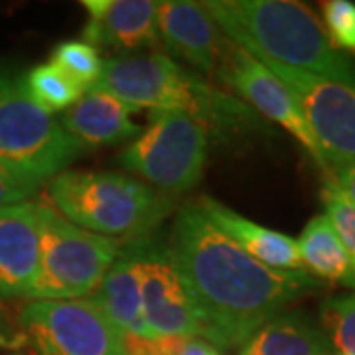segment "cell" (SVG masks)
<instances>
[{
  "instance_id": "6da1fadb",
  "label": "cell",
  "mask_w": 355,
  "mask_h": 355,
  "mask_svg": "<svg viewBox=\"0 0 355 355\" xmlns=\"http://www.w3.org/2000/svg\"><path fill=\"white\" fill-rule=\"evenodd\" d=\"M168 249L200 318L202 338L223 349L243 347L268 320L324 288L308 270H277L254 261L198 205L178 211Z\"/></svg>"
},
{
  "instance_id": "7a4b0ae2",
  "label": "cell",
  "mask_w": 355,
  "mask_h": 355,
  "mask_svg": "<svg viewBox=\"0 0 355 355\" xmlns=\"http://www.w3.org/2000/svg\"><path fill=\"white\" fill-rule=\"evenodd\" d=\"M205 12L231 42L261 62L355 87V60L336 50L324 22L294 0H205Z\"/></svg>"
},
{
  "instance_id": "3957f363",
  "label": "cell",
  "mask_w": 355,
  "mask_h": 355,
  "mask_svg": "<svg viewBox=\"0 0 355 355\" xmlns=\"http://www.w3.org/2000/svg\"><path fill=\"white\" fill-rule=\"evenodd\" d=\"M93 87L111 93L132 109L186 114L209 135L239 137L265 130V123L249 105L227 91L211 87L203 77L160 51L105 60L101 77Z\"/></svg>"
},
{
  "instance_id": "277c9868",
  "label": "cell",
  "mask_w": 355,
  "mask_h": 355,
  "mask_svg": "<svg viewBox=\"0 0 355 355\" xmlns=\"http://www.w3.org/2000/svg\"><path fill=\"white\" fill-rule=\"evenodd\" d=\"M48 203L77 227L109 239L148 231L168 209L135 178L69 168L50 180Z\"/></svg>"
},
{
  "instance_id": "5b68a950",
  "label": "cell",
  "mask_w": 355,
  "mask_h": 355,
  "mask_svg": "<svg viewBox=\"0 0 355 355\" xmlns=\"http://www.w3.org/2000/svg\"><path fill=\"white\" fill-rule=\"evenodd\" d=\"M40 265L30 300H81L101 284L119 254L109 237L67 221L48 202H38Z\"/></svg>"
},
{
  "instance_id": "8992f818",
  "label": "cell",
  "mask_w": 355,
  "mask_h": 355,
  "mask_svg": "<svg viewBox=\"0 0 355 355\" xmlns=\"http://www.w3.org/2000/svg\"><path fill=\"white\" fill-rule=\"evenodd\" d=\"M85 148L60 121L28 99L20 83L0 77V162L46 182L67 170Z\"/></svg>"
},
{
  "instance_id": "52a82bcc",
  "label": "cell",
  "mask_w": 355,
  "mask_h": 355,
  "mask_svg": "<svg viewBox=\"0 0 355 355\" xmlns=\"http://www.w3.org/2000/svg\"><path fill=\"white\" fill-rule=\"evenodd\" d=\"M209 132L190 116L153 111L150 123L121 153L125 170L168 191L191 190L203 176Z\"/></svg>"
},
{
  "instance_id": "ba28073f",
  "label": "cell",
  "mask_w": 355,
  "mask_h": 355,
  "mask_svg": "<svg viewBox=\"0 0 355 355\" xmlns=\"http://www.w3.org/2000/svg\"><path fill=\"white\" fill-rule=\"evenodd\" d=\"M18 322L36 355H125L121 334L89 298L30 300Z\"/></svg>"
},
{
  "instance_id": "9c48e42d",
  "label": "cell",
  "mask_w": 355,
  "mask_h": 355,
  "mask_svg": "<svg viewBox=\"0 0 355 355\" xmlns=\"http://www.w3.org/2000/svg\"><path fill=\"white\" fill-rule=\"evenodd\" d=\"M261 62V60H259ZM288 87L310 132L326 172L355 162V87L340 81L310 76L284 65L263 62Z\"/></svg>"
},
{
  "instance_id": "30bf717a",
  "label": "cell",
  "mask_w": 355,
  "mask_h": 355,
  "mask_svg": "<svg viewBox=\"0 0 355 355\" xmlns=\"http://www.w3.org/2000/svg\"><path fill=\"white\" fill-rule=\"evenodd\" d=\"M216 76L231 95L249 105L254 113L265 116L268 123H277L284 130H288L314 158V162L326 172L316 140L294 95L263 62H259L235 42L221 38Z\"/></svg>"
},
{
  "instance_id": "8fae6325",
  "label": "cell",
  "mask_w": 355,
  "mask_h": 355,
  "mask_svg": "<svg viewBox=\"0 0 355 355\" xmlns=\"http://www.w3.org/2000/svg\"><path fill=\"white\" fill-rule=\"evenodd\" d=\"M139 277L142 314L154 338H198L202 324L164 243L140 237L125 245Z\"/></svg>"
},
{
  "instance_id": "7c38bea8",
  "label": "cell",
  "mask_w": 355,
  "mask_h": 355,
  "mask_svg": "<svg viewBox=\"0 0 355 355\" xmlns=\"http://www.w3.org/2000/svg\"><path fill=\"white\" fill-rule=\"evenodd\" d=\"M83 42L114 51H137L160 44L153 0H85Z\"/></svg>"
},
{
  "instance_id": "4fadbf2b",
  "label": "cell",
  "mask_w": 355,
  "mask_h": 355,
  "mask_svg": "<svg viewBox=\"0 0 355 355\" xmlns=\"http://www.w3.org/2000/svg\"><path fill=\"white\" fill-rule=\"evenodd\" d=\"M38 265V202L0 209V298H28Z\"/></svg>"
},
{
  "instance_id": "5bb4252c",
  "label": "cell",
  "mask_w": 355,
  "mask_h": 355,
  "mask_svg": "<svg viewBox=\"0 0 355 355\" xmlns=\"http://www.w3.org/2000/svg\"><path fill=\"white\" fill-rule=\"evenodd\" d=\"M156 26L158 36L168 46V50L198 69L200 77L216 76L221 36L202 2H156Z\"/></svg>"
},
{
  "instance_id": "9a60e30c",
  "label": "cell",
  "mask_w": 355,
  "mask_h": 355,
  "mask_svg": "<svg viewBox=\"0 0 355 355\" xmlns=\"http://www.w3.org/2000/svg\"><path fill=\"white\" fill-rule=\"evenodd\" d=\"M137 109L116 99L103 89H87L60 116V125L83 148L119 144L137 139L142 128L132 123L130 114Z\"/></svg>"
},
{
  "instance_id": "2e32d148",
  "label": "cell",
  "mask_w": 355,
  "mask_h": 355,
  "mask_svg": "<svg viewBox=\"0 0 355 355\" xmlns=\"http://www.w3.org/2000/svg\"><path fill=\"white\" fill-rule=\"evenodd\" d=\"M198 207L225 237L254 261L277 270H304L298 245L288 235L259 225L209 196H203Z\"/></svg>"
},
{
  "instance_id": "e0dca14e",
  "label": "cell",
  "mask_w": 355,
  "mask_h": 355,
  "mask_svg": "<svg viewBox=\"0 0 355 355\" xmlns=\"http://www.w3.org/2000/svg\"><path fill=\"white\" fill-rule=\"evenodd\" d=\"M330 352L324 330L298 310L268 320L241 347V355H330Z\"/></svg>"
},
{
  "instance_id": "ac0fdd59",
  "label": "cell",
  "mask_w": 355,
  "mask_h": 355,
  "mask_svg": "<svg viewBox=\"0 0 355 355\" xmlns=\"http://www.w3.org/2000/svg\"><path fill=\"white\" fill-rule=\"evenodd\" d=\"M296 245H298L302 266L308 268L312 277H316L322 282L330 280L354 288L352 261L324 214L308 221Z\"/></svg>"
},
{
  "instance_id": "d6986e66",
  "label": "cell",
  "mask_w": 355,
  "mask_h": 355,
  "mask_svg": "<svg viewBox=\"0 0 355 355\" xmlns=\"http://www.w3.org/2000/svg\"><path fill=\"white\" fill-rule=\"evenodd\" d=\"M20 87L28 99L36 103L46 113H64L85 93L73 79L60 71L53 64L32 67L20 81Z\"/></svg>"
},
{
  "instance_id": "ffe728a7",
  "label": "cell",
  "mask_w": 355,
  "mask_h": 355,
  "mask_svg": "<svg viewBox=\"0 0 355 355\" xmlns=\"http://www.w3.org/2000/svg\"><path fill=\"white\" fill-rule=\"evenodd\" d=\"M50 64L73 79L83 91L91 89L101 77L103 60L97 48L85 44L83 40H67L55 46Z\"/></svg>"
},
{
  "instance_id": "44dd1931",
  "label": "cell",
  "mask_w": 355,
  "mask_h": 355,
  "mask_svg": "<svg viewBox=\"0 0 355 355\" xmlns=\"http://www.w3.org/2000/svg\"><path fill=\"white\" fill-rule=\"evenodd\" d=\"M320 322L330 345L343 355H355V292L326 300L320 310Z\"/></svg>"
},
{
  "instance_id": "7402d4cb",
  "label": "cell",
  "mask_w": 355,
  "mask_h": 355,
  "mask_svg": "<svg viewBox=\"0 0 355 355\" xmlns=\"http://www.w3.org/2000/svg\"><path fill=\"white\" fill-rule=\"evenodd\" d=\"M322 202L326 207L328 221L336 231L338 239L343 245L345 253L352 261V268H354V288H355V205L343 200L340 193H336L330 188L324 186L322 190Z\"/></svg>"
},
{
  "instance_id": "603a6c76",
  "label": "cell",
  "mask_w": 355,
  "mask_h": 355,
  "mask_svg": "<svg viewBox=\"0 0 355 355\" xmlns=\"http://www.w3.org/2000/svg\"><path fill=\"white\" fill-rule=\"evenodd\" d=\"M322 14L334 48L343 53H355V2L328 0L322 4Z\"/></svg>"
},
{
  "instance_id": "cb8c5ba5",
  "label": "cell",
  "mask_w": 355,
  "mask_h": 355,
  "mask_svg": "<svg viewBox=\"0 0 355 355\" xmlns=\"http://www.w3.org/2000/svg\"><path fill=\"white\" fill-rule=\"evenodd\" d=\"M40 182L0 162V209L28 202L40 190Z\"/></svg>"
},
{
  "instance_id": "d4e9b609",
  "label": "cell",
  "mask_w": 355,
  "mask_h": 355,
  "mask_svg": "<svg viewBox=\"0 0 355 355\" xmlns=\"http://www.w3.org/2000/svg\"><path fill=\"white\" fill-rule=\"evenodd\" d=\"M326 188L340 193L343 200L355 205V162L338 170L326 172Z\"/></svg>"
},
{
  "instance_id": "484cf974",
  "label": "cell",
  "mask_w": 355,
  "mask_h": 355,
  "mask_svg": "<svg viewBox=\"0 0 355 355\" xmlns=\"http://www.w3.org/2000/svg\"><path fill=\"white\" fill-rule=\"evenodd\" d=\"M178 355H217V349L211 343L205 342V340H196V338H191L190 342L184 345V349Z\"/></svg>"
},
{
  "instance_id": "4316f807",
  "label": "cell",
  "mask_w": 355,
  "mask_h": 355,
  "mask_svg": "<svg viewBox=\"0 0 355 355\" xmlns=\"http://www.w3.org/2000/svg\"><path fill=\"white\" fill-rule=\"evenodd\" d=\"M4 330H8V318H6V310L2 308V304H0V338L4 340V343L6 345H14L12 342H10V338L6 336V331Z\"/></svg>"
},
{
  "instance_id": "83f0119b",
  "label": "cell",
  "mask_w": 355,
  "mask_h": 355,
  "mask_svg": "<svg viewBox=\"0 0 355 355\" xmlns=\"http://www.w3.org/2000/svg\"><path fill=\"white\" fill-rule=\"evenodd\" d=\"M0 345H6V343H4V340H2V338H0Z\"/></svg>"
},
{
  "instance_id": "f1b7e54d",
  "label": "cell",
  "mask_w": 355,
  "mask_h": 355,
  "mask_svg": "<svg viewBox=\"0 0 355 355\" xmlns=\"http://www.w3.org/2000/svg\"><path fill=\"white\" fill-rule=\"evenodd\" d=\"M12 355H20V354H12Z\"/></svg>"
}]
</instances>
